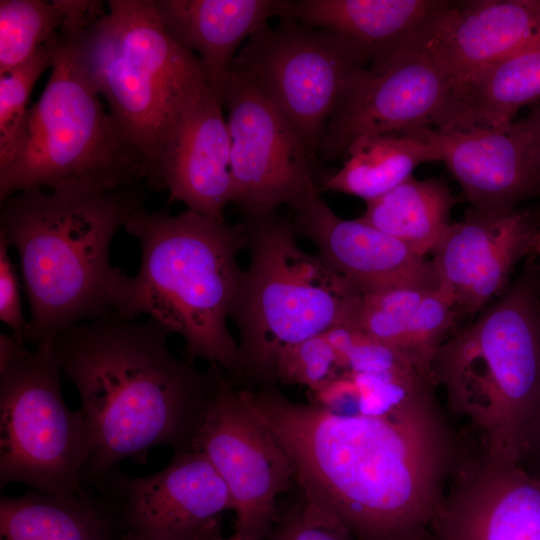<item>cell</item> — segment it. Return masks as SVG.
<instances>
[{"label":"cell","instance_id":"obj_1","mask_svg":"<svg viewBox=\"0 0 540 540\" xmlns=\"http://www.w3.org/2000/svg\"><path fill=\"white\" fill-rule=\"evenodd\" d=\"M290 458L295 483L355 540H397L427 528L462 448L435 391L385 414H335L276 387H238Z\"/></svg>","mask_w":540,"mask_h":540},{"label":"cell","instance_id":"obj_2","mask_svg":"<svg viewBox=\"0 0 540 540\" xmlns=\"http://www.w3.org/2000/svg\"><path fill=\"white\" fill-rule=\"evenodd\" d=\"M156 321L107 315L54 338L62 372L79 393L91 450L83 484L103 489L124 459L157 446L192 450L223 369L198 370L170 351Z\"/></svg>","mask_w":540,"mask_h":540},{"label":"cell","instance_id":"obj_3","mask_svg":"<svg viewBox=\"0 0 540 540\" xmlns=\"http://www.w3.org/2000/svg\"><path fill=\"white\" fill-rule=\"evenodd\" d=\"M135 187L29 189L1 203L0 235L13 246L29 307L26 343L112 315L120 270L109 262L116 232L143 209Z\"/></svg>","mask_w":540,"mask_h":540},{"label":"cell","instance_id":"obj_4","mask_svg":"<svg viewBox=\"0 0 540 540\" xmlns=\"http://www.w3.org/2000/svg\"><path fill=\"white\" fill-rule=\"evenodd\" d=\"M124 229L138 240L141 262L134 277L118 273L113 315H148L183 338L187 359H205L239 381L238 343L227 318L243 275L237 256L246 246L244 223L188 209L177 215L142 209Z\"/></svg>","mask_w":540,"mask_h":540},{"label":"cell","instance_id":"obj_5","mask_svg":"<svg viewBox=\"0 0 540 540\" xmlns=\"http://www.w3.org/2000/svg\"><path fill=\"white\" fill-rule=\"evenodd\" d=\"M529 261L507 293L448 338L433 362L460 435L509 462L520 460L540 397V266Z\"/></svg>","mask_w":540,"mask_h":540},{"label":"cell","instance_id":"obj_6","mask_svg":"<svg viewBox=\"0 0 540 540\" xmlns=\"http://www.w3.org/2000/svg\"><path fill=\"white\" fill-rule=\"evenodd\" d=\"M107 3L108 12L73 34L78 61L152 187L170 132L210 84L200 60L169 36L152 0Z\"/></svg>","mask_w":540,"mask_h":540},{"label":"cell","instance_id":"obj_7","mask_svg":"<svg viewBox=\"0 0 540 540\" xmlns=\"http://www.w3.org/2000/svg\"><path fill=\"white\" fill-rule=\"evenodd\" d=\"M243 223L250 262L230 313L240 335L239 382L275 387L281 354L349 323L362 294L300 248L292 221L274 214Z\"/></svg>","mask_w":540,"mask_h":540},{"label":"cell","instance_id":"obj_8","mask_svg":"<svg viewBox=\"0 0 540 540\" xmlns=\"http://www.w3.org/2000/svg\"><path fill=\"white\" fill-rule=\"evenodd\" d=\"M50 68L10 157L0 165V202L29 189L109 190L146 180L143 164L79 64L73 33L54 40Z\"/></svg>","mask_w":540,"mask_h":540},{"label":"cell","instance_id":"obj_9","mask_svg":"<svg viewBox=\"0 0 540 540\" xmlns=\"http://www.w3.org/2000/svg\"><path fill=\"white\" fill-rule=\"evenodd\" d=\"M54 339L26 348L0 334V486L22 483L69 497L85 490L91 442L80 410L67 407Z\"/></svg>","mask_w":540,"mask_h":540},{"label":"cell","instance_id":"obj_10","mask_svg":"<svg viewBox=\"0 0 540 540\" xmlns=\"http://www.w3.org/2000/svg\"><path fill=\"white\" fill-rule=\"evenodd\" d=\"M369 64L367 53L350 38L284 18L256 30L236 54L231 71L262 92L317 158L348 80Z\"/></svg>","mask_w":540,"mask_h":540},{"label":"cell","instance_id":"obj_11","mask_svg":"<svg viewBox=\"0 0 540 540\" xmlns=\"http://www.w3.org/2000/svg\"><path fill=\"white\" fill-rule=\"evenodd\" d=\"M231 138L232 203L245 221L295 212L316 194L310 152L282 113L240 74L231 71L223 93Z\"/></svg>","mask_w":540,"mask_h":540},{"label":"cell","instance_id":"obj_12","mask_svg":"<svg viewBox=\"0 0 540 540\" xmlns=\"http://www.w3.org/2000/svg\"><path fill=\"white\" fill-rule=\"evenodd\" d=\"M192 450L208 458L231 494L235 512L231 538L266 540L277 515V497L295 483L294 467L225 371Z\"/></svg>","mask_w":540,"mask_h":540},{"label":"cell","instance_id":"obj_13","mask_svg":"<svg viewBox=\"0 0 540 540\" xmlns=\"http://www.w3.org/2000/svg\"><path fill=\"white\" fill-rule=\"evenodd\" d=\"M451 86L423 45L358 69L328 121L318 156L346 157L359 137L432 127Z\"/></svg>","mask_w":540,"mask_h":540},{"label":"cell","instance_id":"obj_14","mask_svg":"<svg viewBox=\"0 0 540 540\" xmlns=\"http://www.w3.org/2000/svg\"><path fill=\"white\" fill-rule=\"evenodd\" d=\"M428 530L433 540H540V478L464 441Z\"/></svg>","mask_w":540,"mask_h":540},{"label":"cell","instance_id":"obj_15","mask_svg":"<svg viewBox=\"0 0 540 540\" xmlns=\"http://www.w3.org/2000/svg\"><path fill=\"white\" fill-rule=\"evenodd\" d=\"M407 133L436 149L473 208L508 211L540 196V107L499 127Z\"/></svg>","mask_w":540,"mask_h":540},{"label":"cell","instance_id":"obj_16","mask_svg":"<svg viewBox=\"0 0 540 540\" xmlns=\"http://www.w3.org/2000/svg\"><path fill=\"white\" fill-rule=\"evenodd\" d=\"M105 486L119 496L127 531L144 540H205L221 529L220 514L234 511L226 484L194 450H175L170 463L150 476L115 469Z\"/></svg>","mask_w":540,"mask_h":540},{"label":"cell","instance_id":"obj_17","mask_svg":"<svg viewBox=\"0 0 540 540\" xmlns=\"http://www.w3.org/2000/svg\"><path fill=\"white\" fill-rule=\"evenodd\" d=\"M540 222L534 213L471 207L434 250L441 290L455 309L474 313L500 293L515 265L529 256Z\"/></svg>","mask_w":540,"mask_h":540},{"label":"cell","instance_id":"obj_18","mask_svg":"<svg viewBox=\"0 0 540 540\" xmlns=\"http://www.w3.org/2000/svg\"><path fill=\"white\" fill-rule=\"evenodd\" d=\"M320 194L295 212L294 230L361 294L401 286L440 288L432 260L359 218L339 217Z\"/></svg>","mask_w":540,"mask_h":540},{"label":"cell","instance_id":"obj_19","mask_svg":"<svg viewBox=\"0 0 540 540\" xmlns=\"http://www.w3.org/2000/svg\"><path fill=\"white\" fill-rule=\"evenodd\" d=\"M223 100L208 85L185 108L163 148L152 188L216 220L233 199L231 138Z\"/></svg>","mask_w":540,"mask_h":540},{"label":"cell","instance_id":"obj_20","mask_svg":"<svg viewBox=\"0 0 540 540\" xmlns=\"http://www.w3.org/2000/svg\"><path fill=\"white\" fill-rule=\"evenodd\" d=\"M537 45L540 0H448L423 47L452 87L501 59Z\"/></svg>","mask_w":540,"mask_h":540},{"label":"cell","instance_id":"obj_21","mask_svg":"<svg viewBox=\"0 0 540 540\" xmlns=\"http://www.w3.org/2000/svg\"><path fill=\"white\" fill-rule=\"evenodd\" d=\"M448 0H284L279 19L342 34L378 65L422 46Z\"/></svg>","mask_w":540,"mask_h":540},{"label":"cell","instance_id":"obj_22","mask_svg":"<svg viewBox=\"0 0 540 540\" xmlns=\"http://www.w3.org/2000/svg\"><path fill=\"white\" fill-rule=\"evenodd\" d=\"M284 0H152L169 34L201 62L208 82L223 100L233 60L245 41L272 17Z\"/></svg>","mask_w":540,"mask_h":540},{"label":"cell","instance_id":"obj_23","mask_svg":"<svg viewBox=\"0 0 540 540\" xmlns=\"http://www.w3.org/2000/svg\"><path fill=\"white\" fill-rule=\"evenodd\" d=\"M540 100V45L501 59L454 84L434 120L445 130L499 127Z\"/></svg>","mask_w":540,"mask_h":540},{"label":"cell","instance_id":"obj_24","mask_svg":"<svg viewBox=\"0 0 540 540\" xmlns=\"http://www.w3.org/2000/svg\"><path fill=\"white\" fill-rule=\"evenodd\" d=\"M107 507L86 489L69 497L36 490L1 497L0 540H110Z\"/></svg>","mask_w":540,"mask_h":540},{"label":"cell","instance_id":"obj_25","mask_svg":"<svg viewBox=\"0 0 540 540\" xmlns=\"http://www.w3.org/2000/svg\"><path fill=\"white\" fill-rule=\"evenodd\" d=\"M432 161H439L436 149L414 134L364 135L350 145L344 165L322 181L320 191L368 202L412 177L419 165Z\"/></svg>","mask_w":540,"mask_h":540},{"label":"cell","instance_id":"obj_26","mask_svg":"<svg viewBox=\"0 0 540 540\" xmlns=\"http://www.w3.org/2000/svg\"><path fill=\"white\" fill-rule=\"evenodd\" d=\"M455 199L440 179L413 176L366 202L361 221L400 240L416 253H433L452 225Z\"/></svg>","mask_w":540,"mask_h":540},{"label":"cell","instance_id":"obj_27","mask_svg":"<svg viewBox=\"0 0 540 540\" xmlns=\"http://www.w3.org/2000/svg\"><path fill=\"white\" fill-rule=\"evenodd\" d=\"M70 0L0 1V74L22 65L61 32Z\"/></svg>","mask_w":540,"mask_h":540},{"label":"cell","instance_id":"obj_28","mask_svg":"<svg viewBox=\"0 0 540 540\" xmlns=\"http://www.w3.org/2000/svg\"><path fill=\"white\" fill-rule=\"evenodd\" d=\"M54 40L22 65L0 74V165L8 160L20 135L34 84L51 67Z\"/></svg>","mask_w":540,"mask_h":540},{"label":"cell","instance_id":"obj_29","mask_svg":"<svg viewBox=\"0 0 540 540\" xmlns=\"http://www.w3.org/2000/svg\"><path fill=\"white\" fill-rule=\"evenodd\" d=\"M343 372L324 334L305 339L285 350L277 363V382L306 386L314 392Z\"/></svg>","mask_w":540,"mask_h":540},{"label":"cell","instance_id":"obj_30","mask_svg":"<svg viewBox=\"0 0 540 540\" xmlns=\"http://www.w3.org/2000/svg\"><path fill=\"white\" fill-rule=\"evenodd\" d=\"M266 540H355L330 512L302 492L278 509Z\"/></svg>","mask_w":540,"mask_h":540},{"label":"cell","instance_id":"obj_31","mask_svg":"<svg viewBox=\"0 0 540 540\" xmlns=\"http://www.w3.org/2000/svg\"><path fill=\"white\" fill-rule=\"evenodd\" d=\"M8 247V242L0 235V320L15 337L26 343L29 323L23 315L21 285L17 268L9 257Z\"/></svg>","mask_w":540,"mask_h":540},{"label":"cell","instance_id":"obj_32","mask_svg":"<svg viewBox=\"0 0 540 540\" xmlns=\"http://www.w3.org/2000/svg\"><path fill=\"white\" fill-rule=\"evenodd\" d=\"M519 463L540 478V397L526 429Z\"/></svg>","mask_w":540,"mask_h":540},{"label":"cell","instance_id":"obj_33","mask_svg":"<svg viewBox=\"0 0 540 540\" xmlns=\"http://www.w3.org/2000/svg\"><path fill=\"white\" fill-rule=\"evenodd\" d=\"M397 540H433L427 528L416 530L412 533L404 535Z\"/></svg>","mask_w":540,"mask_h":540},{"label":"cell","instance_id":"obj_34","mask_svg":"<svg viewBox=\"0 0 540 540\" xmlns=\"http://www.w3.org/2000/svg\"><path fill=\"white\" fill-rule=\"evenodd\" d=\"M529 257L532 258V259H536V258L540 257V226H539V228L537 230V233H536V235L534 237Z\"/></svg>","mask_w":540,"mask_h":540},{"label":"cell","instance_id":"obj_35","mask_svg":"<svg viewBox=\"0 0 540 540\" xmlns=\"http://www.w3.org/2000/svg\"><path fill=\"white\" fill-rule=\"evenodd\" d=\"M205 540H233L231 537L226 538L221 534V529L211 534L208 538Z\"/></svg>","mask_w":540,"mask_h":540},{"label":"cell","instance_id":"obj_36","mask_svg":"<svg viewBox=\"0 0 540 540\" xmlns=\"http://www.w3.org/2000/svg\"><path fill=\"white\" fill-rule=\"evenodd\" d=\"M120 540H144L133 532L126 531V533L121 537Z\"/></svg>","mask_w":540,"mask_h":540}]
</instances>
